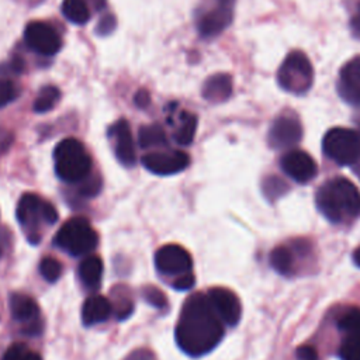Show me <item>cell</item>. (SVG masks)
Wrapping results in <instances>:
<instances>
[{"instance_id":"23","label":"cell","mask_w":360,"mask_h":360,"mask_svg":"<svg viewBox=\"0 0 360 360\" xmlns=\"http://www.w3.org/2000/svg\"><path fill=\"white\" fill-rule=\"evenodd\" d=\"M63 15L73 24H86L90 18V8L86 0H63Z\"/></svg>"},{"instance_id":"39","label":"cell","mask_w":360,"mask_h":360,"mask_svg":"<svg viewBox=\"0 0 360 360\" xmlns=\"http://www.w3.org/2000/svg\"><path fill=\"white\" fill-rule=\"evenodd\" d=\"M134 101H135V104L138 107L145 108L150 103V96H149V93L146 90H138V93L134 97Z\"/></svg>"},{"instance_id":"1","label":"cell","mask_w":360,"mask_h":360,"mask_svg":"<svg viewBox=\"0 0 360 360\" xmlns=\"http://www.w3.org/2000/svg\"><path fill=\"white\" fill-rule=\"evenodd\" d=\"M224 322L211 307L208 297L197 292L183 304L174 336L177 346L188 356L210 353L224 338Z\"/></svg>"},{"instance_id":"36","label":"cell","mask_w":360,"mask_h":360,"mask_svg":"<svg viewBox=\"0 0 360 360\" xmlns=\"http://www.w3.org/2000/svg\"><path fill=\"white\" fill-rule=\"evenodd\" d=\"M124 360H158V359L152 350L142 347L131 352Z\"/></svg>"},{"instance_id":"6","label":"cell","mask_w":360,"mask_h":360,"mask_svg":"<svg viewBox=\"0 0 360 360\" xmlns=\"http://www.w3.org/2000/svg\"><path fill=\"white\" fill-rule=\"evenodd\" d=\"M314 80V70L309 59L301 51L290 52L277 70V82L281 89L292 94H304Z\"/></svg>"},{"instance_id":"11","label":"cell","mask_w":360,"mask_h":360,"mask_svg":"<svg viewBox=\"0 0 360 360\" xmlns=\"http://www.w3.org/2000/svg\"><path fill=\"white\" fill-rule=\"evenodd\" d=\"M190 163V156L183 150L172 152H150L142 158V165L146 170L158 176L176 174L184 170Z\"/></svg>"},{"instance_id":"5","label":"cell","mask_w":360,"mask_h":360,"mask_svg":"<svg viewBox=\"0 0 360 360\" xmlns=\"http://www.w3.org/2000/svg\"><path fill=\"white\" fill-rule=\"evenodd\" d=\"M55 245L72 256L93 252L98 243V235L86 218L76 217L66 221L55 235Z\"/></svg>"},{"instance_id":"10","label":"cell","mask_w":360,"mask_h":360,"mask_svg":"<svg viewBox=\"0 0 360 360\" xmlns=\"http://www.w3.org/2000/svg\"><path fill=\"white\" fill-rule=\"evenodd\" d=\"M235 0H215L214 7L204 13L198 20V32L204 38L221 34L232 21Z\"/></svg>"},{"instance_id":"26","label":"cell","mask_w":360,"mask_h":360,"mask_svg":"<svg viewBox=\"0 0 360 360\" xmlns=\"http://www.w3.org/2000/svg\"><path fill=\"white\" fill-rule=\"evenodd\" d=\"M197 129V117L190 112H183L181 114V122L180 127L176 131V142L179 145H190L194 139Z\"/></svg>"},{"instance_id":"30","label":"cell","mask_w":360,"mask_h":360,"mask_svg":"<svg viewBox=\"0 0 360 360\" xmlns=\"http://www.w3.org/2000/svg\"><path fill=\"white\" fill-rule=\"evenodd\" d=\"M39 271L48 283H55L60 277L62 264L55 257H44L39 263Z\"/></svg>"},{"instance_id":"40","label":"cell","mask_w":360,"mask_h":360,"mask_svg":"<svg viewBox=\"0 0 360 360\" xmlns=\"http://www.w3.org/2000/svg\"><path fill=\"white\" fill-rule=\"evenodd\" d=\"M11 142H13V135L6 129H0V152L7 150Z\"/></svg>"},{"instance_id":"18","label":"cell","mask_w":360,"mask_h":360,"mask_svg":"<svg viewBox=\"0 0 360 360\" xmlns=\"http://www.w3.org/2000/svg\"><path fill=\"white\" fill-rule=\"evenodd\" d=\"M112 312L111 301L103 295H90L82 307V321L83 325L91 326L101 323L110 318Z\"/></svg>"},{"instance_id":"22","label":"cell","mask_w":360,"mask_h":360,"mask_svg":"<svg viewBox=\"0 0 360 360\" xmlns=\"http://www.w3.org/2000/svg\"><path fill=\"white\" fill-rule=\"evenodd\" d=\"M271 267L283 276H290L294 271V256L292 250L287 246H277L270 253Z\"/></svg>"},{"instance_id":"2","label":"cell","mask_w":360,"mask_h":360,"mask_svg":"<svg viewBox=\"0 0 360 360\" xmlns=\"http://www.w3.org/2000/svg\"><path fill=\"white\" fill-rule=\"evenodd\" d=\"M315 202L321 214L333 224H345L360 215V191L345 177L325 181L316 191Z\"/></svg>"},{"instance_id":"8","label":"cell","mask_w":360,"mask_h":360,"mask_svg":"<svg viewBox=\"0 0 360 360\" xmlns=\"http://www.w3.org/2000/svg\"><path fill=\"white\" fill-rule=\"evenodd\" d=\"M156 270L163 276H181L193 269L190 253L180 245H165L155 253Z\"/></svg>"},{"instance_id":"19","label":"cell","mask_w":360,"mask_h":360,"mask_svg":"<svg viewBox=\"0 0 360 360\" xmlns=\"http://www.w3.org/2000/svg\"><path fill=\"white\" fill-rule=\"evenodd\" d=\"M201 93L210 103L226 101L232 94V77L226 73L212 75L205 80Z\"/></svg>"},{"instance_id":"4","label":"cell","mask_w":360,"mask_h":360,"mask_svg":"<svg viewBox=\"0 0 360 360\" xmlns=\"http://www.w3.org/2000/svg\"><path fill=\"white\" fill-rule=\"evenodd\" d=\"M55 172L66 183H80L91 170V158L83 143L75 138L60 141L53 150Z\"/></svg>"},{"instance_id":"14","label":"cell","mask_w":360,"mask_h":360,"mask_svg":"<svg viewBox=\"0 0 360 360\" xmlns=\"http://www.w3.org/2000/svg\"><path fill=\"white\" fill-rule=\"evenodd\" d=\"M283 172L297 183H307L316 174V163L304 150H290L280 160Z\"/></svg>"},{"instance_id":"38","label":"cell","mask_w":360,"mask_h":360,"mask_svg":"<svg viewBox=\"0 0 360 360\" xmlns=\"http://www.w3.org/2000/svg\"><path fill=\"white\" fill-rule=\"evenodd\" d=\"M350 30H352V34L356 37V38H360V3L357 4L356 10H354V14L352 15L350 18Z\"/></svg>"},{"instance_id":"34","label":"cell","mask_w":360,"mask_h":360,"mask_svg":"<svg viewBox=\"0 0 360 360\" xmlns=\"http://www.w3.org/2000/svg\"><path fill=\"white\" fill-rule=\"evenodd\" d=\"M80 183H83V186L80 187V194L84 197L96 195L101 187V183L97 179H90L89 176L84 180H82Z\"/></svg>"},{"instance_id":"15","label":"cell","mask_w":360,"mask_h":360,"mask_svg":"<svg viewBox=\"0 0 360 360\" xmlns=\"http://www.w3.org/2000/svg\"><path fill=\"white\" fill-rule=\"evenodd\" d=\"M108 136L112 139L117 159L124 166H134L136 162V153H135V143H134L128 122L125 120L117 121L110 128Z\"/></svg>"},{"instance_id":"41","label":"cell","mask_w":360,"mask_h":360,"mask_svg":"<svg viewBox=\"0 0 360 360\" xmlns=\"http://www.w3.org/2000/svg\"><path fill=\"white\" fill-rule=\"evenodd\" d=\"M86 1H87V4L90 3L96 10H100L105 6V0H86Z\"/></svg>"},{"instance_id":"37","label":"cell","mask_w":360,"mask_h":360,"mask_svg":"<svg viewBox=\"0 0 360 360\" xmlns=\"http://www.w3.org/2000/svg\"><path fill=\"white\" fill-rule=\"evenodd\" d=\"M295 354H297L298 360H318V353H316L315 347H312L309 345L300 346L297 349Z\"/></svg>"},{"instance_id":"21","label":"cell","mask_w":360,"mask_h":360,"mask_svg":"<svg viewBox=\"0 0 360 360\" xmlns=\"http://www.w3.org/2000/svg\"><path fill=\"white\" fill-rule=\"evenodd\" d=\"M138 142L139 146L143 149H153L167 146V138L163 128L158 124L145 125L139 128L138 132Z\"/></svg>"},{"instance_id":"32","label":"cell","mask_w":360,"mask_h":360,"mask_svg":"<svg viewBox=\"0 0 360 360\" xmlns=\"http://www.w3.org/2000/svg\"><path fill=\"white\" fill-rule=\"evenodd\" d=\"M18 96L15 84L6 77H0V107L10 104Z\"/></svg>"},{"instance_id":"17","label":"cell","mask_w":360,"mask_h":360,"mask_svg":"<svg viewBox=\"0 0 360 360\" xmlns=\"http://www.w3.org/2000/svg\"><path fill=\"white\" fill-rule=\"evenodd\" d=\"M338 90L346 103L360 105V56L350 59L342 68Z\"/></svg>"},{"instance_id":"13","label":"cell","mask_w":360,"mask_h":360,"mask_svg":"<svg viewBox=\"0 0 360 360\" xmlns=\"http://www.w3.org/2000/svg\"><path fill=\"white\" fill-rule=\"evenodd\" d=\"M207 297L211 307L225 325L235 326L239 322L242 307L235 292L224 287H212L207 292Z\"/></svg>"},{"instance_id":"35","label":"cell","mask_w":360,"mask_h":360,"mask_svg":"<svg viewBox=\"0 0 360 360\" xmlns=\"http://www.w3.org/2000/svg\"><path fill=\"white\" fill-rule=\"evenodd\" d=\"M195 283V278L193 276V273H184L181 276H177L176 280L173 281V288L179 290V291H186V290H190Z\"/></svg>"},{"instance_id":"33","label":"cell","mask_w":360,"mask_h":360,"mask_svg":"<svg viewBox=\"0 0 360 360\" xmlns=\"http://www.w3.org/2000/svg\"><path fill=\"white\" fill-rule=\"evenodd\" d=\"M115 25H117V21H115V17L110 13H107L105 15L101 17V20L98 21V25L96 28L97 34L100 35H108L111 34L114 30H115Z\"/></svg>"},{"instance_id":"43","label":"cell","mask_w":360,"mask_h":360,"mask_svg":"<svg viewBox=\"0 0 360 360\" xmlns=\"http://www.w3.org/2000/svg\"><path fill=\"white\" fill-rule=\"evenodd\" d=\"M353 262L357 267H360V248H357L354 252H353Z\"/></svg>"},{"instance_id":"20","label":"cell","mask_w":360,"mask_h":360,"mask_svg":"<svg viewBox=\"0 0 360 360\" xmlns=\"http://www.w3.org/2000/svg\"><path fill=\"white\" fill-rule=\"evenodd\" d=\"M79 277L89 290H98L103 278V262L98 256H87L79 266Z\"/></svg>"},{"instance_id":"16","label":"cell","mask_w":360,"mask_h":360,"mask_svg":"<svg viewBox=\"0 0 360 360\" xmlns=\"http://www.w3.org/2000/svg\"><path fill=\"white\" fill-rule=\"evenodd\" d=\"M10 311L14 321H18L21 323H25L27 328L24 329L25 333L32 335L38 333V316H39V308L37 302L21 292H14L10 297Z\"/></svg>"},{"instance_id":"9","label":"cell","mask_w":360,"mask_h":360,"mask_svg":"<svg viewBox=\"0 0 360 360\" xmlns=\"http://www.w3.org/2000/svg\"><path fill=\"white\" fill-rule=\"evenodd\" d=\"M25 44L39 55L52 56L60 49L58 32L42 21H32L24 30Z\"/></svg>"},{"instance_id":"12","label":"cell","mask_w":360,"mask_h":360,"mask_svg":"<svg viewBox=\"0 0 360 360\" xmlns=\"http://www.w3.org/2000/svg\"><path fill=\"white\" fill-rule=\"evenodd\" d=\"M301 136L302 128L300 121L294 115H280L269 129L267 142L273 149H285L297 145Z\"/></svg>"},{"instance_id":"27","label":"cell","mask_w":360,"mask_h":360,"mask_svg":"<svg viewBox=\"0 0 360 360\" xmlns=\"http://www.w3.org/2000/svg\"><path fill=\"white\" fill-rule=\"evenodd\" d=\"M262 190L269 201H274L288 191V184L277 176H267L262 183Z\"/></svg>"},{"instance_id":"42","label":"cell","mask_w":360,"mask_h":360,"mask_svg":"<svg viewBox=\"0 0 360 360\" xmlns=\"http://www.w3.org/2000/svg\"><path fill=\"white\" fill-rule=\"evenodd\" d=\"M6 235H7V229H3L0 228V255L3 253V249H4V242L6 240Z\"/></svg>"},{"instance_id":"31","label":"cell","mask_w":360,"mask_h":360,"mask_svg":"<svg viewBox=\"0 0 360 360\" xmlns=\"http://www.w3.org/2000/svg\"><path fill=\"white\" fill-rule=\"evenodd\" d=\"M142 295H143L145 301L148 304H150L152 307H156V308L162 309V308H166V305H167L166 295L163 294V291H160L155 285H146L142 291Z\"/></svg>"},{"instance_id":"7","label":"cell","mask_w":360,"mask_h":360,"mask_svg":"<svg viewBox=\"0 0 360 360\" xmlns=\"http://www.w3.org/2000/svg\"><path fill=\"white\" fill-rule=\"evenodd\" d=\"M322 150L340 166L354 165L360 159V134L349 128H332L322 139Z\"/></svg>"},{"instance_id":"28","label":"cell","mask_w":360,"mask_h":360,"mask_svg":"<svg viewBox=\"0 0 360 360\" xmlns=\"http://www.w3.org/2000/svg\"><path fill=\"white\" fill-rule=\"evenodd\" d=\"M111 305H112V312L115 314L117 319L128 318L134 309V302L122 287L117 288V294L114 295Z\"/></svg>"},{"instance_id":"25","label":"cell","mask_w":360,"mask_h":360,"mask_svg":"<svg viewBox=\"0 0 360 360\" xmlns=\"http://www.w3.org/2000/svg\"><path fill=\"white\" fill-rule=\"evenodd\" d=\"M59 98H60V91L56 86H44L34 101V111L37 112L49 111L56 105Z\"/></svg>"},{"instance_id":"29","label":"cell","mask_w":360,"mask_h":360,"mask_svg":"<svg viewBox=\"0 0 360 360\" xmlns=\"http://www.w3.org/2000/svg\"><path fill=\"white\" fill-rule=\"evenodd\" d=\"M3 360H42V359L38 353L28 349L25 345L14 343L6 350Z\"/></svg>"},{"instance_id":"24","label":"cell","mask_w":360,"mask_h":360,"mask_svg":"<svg viewBox=\"0 0 360 360\" xmlns=\"http://www.w3.org/2000/svg\"><path fill=\"white\" fill-rule=\"evenodd\" d=\"M342 335L339 346L340 360H360V329L343 332Z\"/></svg>"},{"instance_id":"3","label":"cell","mask_w":360,"mask_h":360,"mask_svg":"<svg viewBox=\"0 0 360 360\" xmlns=\"http://www.w3.org/2000/svg\"><path fill=\"white\" fill-rule=\"evenodd\" d=\"M17 219L27 240L37 245L41 242L45 228L58 221V211L39 195L27 193L18 201Z\"/></svg>"}]
</instances>
